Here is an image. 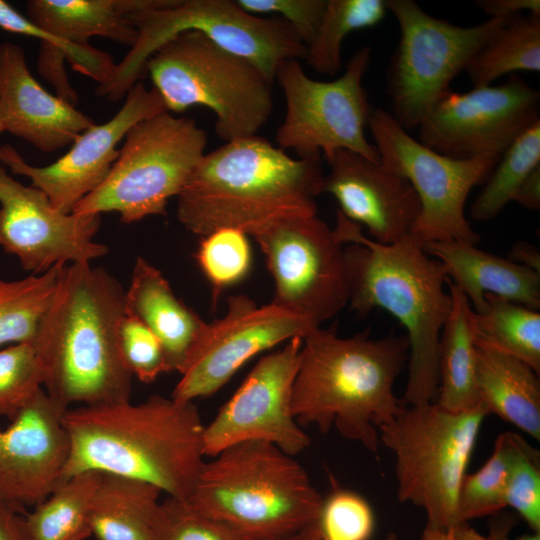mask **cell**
<instances>
[{
    "label": "cell",
    "instance_id": "cell-23",
    "mask_svg": "<svg viewBox=\"0 0 540 540\" xmlns=\"http://www.w3.org/2000/svg\"><path fill=\"white\" fill-rule=\"evenodd\" d=\"M423 248L443 265L475 312L484 306L486 294L540 309V273L469 243L429 242Z\"/></svg>",
    "mask_w": 540,
    "mask_h": 540
},
{
    "label": "cell",
    "instance_id": "cell-13",
    "mask_svg": "<svg viewBox=\"0 0 540 540\" xmlns=\"http://www.w3.org/2000/svg\"><path fill=\"white\" fill-rule=\"evenodd\" d=\"M368 127L380 163L405 178L414 189L420 213L411 235L429 242L477 245L480 236L464 214L471 189L486 180L501 156L457 159L440 154L411 137L390 112L374 108Z\"/></svg>",
    "mask_w": 540,
    "mask_h": 540
},
{
    "label": "cell",
    "instance_id": "cell-9",
    "mask_svg": "<svg viewBox=\"0 0 540 540\" xmlns=\"http://www.w3.org/2000/svg\"><path fill=\"white\" fill-rule=\"evenodd\" d=\"M487 415L481 402L464 411L434 402L405 406L379 427L380 441L395 455L397 497L422 508L427 525H459L460 487Z\"/></svg>",
    "mask_w": 540,
    "mask_h": 540
},
{
    "label": "cell",
    "instance_id": "cell-14",
    "mask_svg": "<svg viewBox=\"0 0 540 540\" xmlns=\"http://www.w3.org/2000/svg\"><path fill=\"white\" fill-rule=\"evenodd\" d=\"M252 237L274 280L272 304L315 328L348 304L344 245L317 215L283 219Z\"/></svg>",
    "mask_w": 540,
    "mask_h": 540
},
{
    "label": "cell",
    "instance_id": "cell-34",
    "mask_svg": "<svg viewBox=\"0 0 540 540\" xmlns=\"http://www.w3.org/2000/svg\"><path fill=\"white\" fill-rule=\"evenodd\" d=\"M540 166V120L524 131L503 153L496 169L470 208L476 221H488L497 216L521 182Z\"/></svg>",
    "mask_w": 540,
    "mask_h": 540
},
{
    "label": "cell",
    "instance_id": "cell-41",
    "mask_svg": "<svg viewBox=\"0 0 540 540\" xmlns=\"http://www.w3.org/2000/svg\"><path fill=\"white\" fill-rule=\"evenodd\" d=\"M117 341L124 366L141 382L151 383L162 373L171 372L159 339L137 318L125 314Z\"/></svg>",
    "mask_w": 540,
    "mask_h": 540
},
{
    "label": "cell",
    "instance_id": "cell-5",
    "mask_svg": "<svg viewBox=\"0 0 540 540\" xmlns=\"http://www.w3.org/2000/svg\"><path fill=\"white\" fill-rule=\"evenodd\" d=\"M409 357L406 336L371 339L339 337L317 327L302 338L291 409L297 423L346 439L378 454V429L404 408L394 394L396 378Z\"/></svg>",
    "mask_w": 540,
    "mask_h": 540
},
{
    "label": "cell",
    "instance_id": "cell-29",
    "mask_svg": "<svg viewBox=\"0 0 540 540\" xmlns=\"http://www.w3.org/2000/svg\"><path fill=\"white\" fill-rule=\"evenodd\" d=\"M101 472L84 471L61 480L21 517L27 540H85L92 535L90 510Z\"/></svg>",
    "mask_w": 540,
    "mask_h": 540
},
{
    "label": "cell",
    "instance_id": "cell-35",
    "mask_svg": "<svg viewBox=\"0 0 540 540\" xmlns=\"http://www.w3.org/2000/svg\"><path fill=\"white\" fill-rule=\"evenodd\" d=\"M509 465L508 432L498 435L491 456L474 473L466 474L458 496V523L495 515L505 507Z\"/></svg>",
    "mask_w": 540,
    "mask_h": 540
},
{
    "label": "cell",
    "instance_id": "cell-17",
    "mask_svg": "<svg viewBox=\"0 0 540 540\" xmlns=\"http://www.w3.org/2000/svg\"><path fill=\"white\" fill-rule=\"evenodd\" d=\"M313 329L272 303L258 306L246 295L230 296L225 315L207 323L194 345L171 398L194 402L209 397L252 357Z\"/></svg>",
    "mask_w": 540,
    "mask_h": 540
},
{
    "label": "cell",
    "instance_id": "cell-36",
    "mask_svg": "<svg viewBox=\"0 0 540 540\" xmlns=\"http://www.w3.org/2000/svg\"><path fill=\"white\" fill-rule=\"evenodd\" d=\"M197 262L213 287V302L225 288L242 280L251 266L248 235L224 228L202 237Z\"/></svg>",
    "mask_w": 540,
    "mask_h": 540
},
{
    "label": "cell",
    "instance_id": "cell-21",
    "mask_svg": "<svg viewBox=\"0 0 540 540\" xmlns=\"http://www.w3.org/2000/svg\"><path fill=\"white\" fill-rule=\"evenodd\" d=\"M327 163L321 194L333 195L346 218L364 225L371 239L382 244L411 235L420 202L405 178L346 149L336 150Z\"/></svg>",
    "mask_w": 540,
    "mask_h": 540
},
{
    "label": "cell",
    "instance_id": "cell-20",
    "mask_svg": "<svg viewBox=\"0 0 540 540\" xmlns=\"http://www.w3.org/2000/svg\"><path fill=\"white\" fill-rule=\"evenodd\" d=\"M66 410L42 388L0 427V502L17 512L35 506L62 480L69 453Z\"/></svg>",
    "mask_w": 540,
    "mask_h": 540
},
{
    "label": "cell",
    "instance_id": "cell-4",
    "mask_svg": "<svg viewBox=\"0 0 540 540\" xmlns=\"http://www.w3.org/2000/svg\"><path fill=\"white\" fill-rule=\"evenodd\" d=\"M322 157L292 158L253 135L205 153L178 195L177 218L204 237L231 228L248 236L287 218L317 215Z\"/></svg>",
    "mask_w": 540,
    "mask_h": 540
},
{
    "label": "cell",
    "instance_id": "cell-47",
    "mask_svg": "<svg viewBox=\"0 0 540 540\" xmlns=\"http://www.w3.org/2000/svg\"><path fill=\"white\" fill-rule=\"evenodd\" d=\"M512 525V519L510 518L497 520L491 525L489 535L487 536L490 540H510L509 533ZM513 540H540V532L525 534Z\"/></svg>",
    "mask_w": 540,
    "mask_h": 540
},
{
    "label": "cell",
    "instance_id": "cell-37",
    "mask_svg": "<svg viewBox=\"0 0 540 540\" xmlns=\"http://www.w3.org/2000/svg\"><path fill=\"white\" fill-rule=\"evenodd\" d=\"M509 465L506 504L540 532V454L523 437L508 432Z\"/></svg>",
    "mask_w": 540,
    "mask_h": 540
},
{
    "label": "cell",
    "instance_id": "cell-25",
    "mask_svg": "<svg viewBox=\"0 0 540 540\" xmlns=\"http://www.w3.org/2000/svg\"><path fill=\"white\" fill-rule=\"evenodd\" d=\"M172 0H30L27 17L64 45L81 49L99 36L130 48L137 30L129 20L135 12L165 6Z\"/></svg>",
    "mask_w": 540,
    "mask_h": 540
},
{
    "label": "cell",
    "instance_id": "cell-39",
    "mask_svg": "<svg viewBox=\"0 0 540 540\" xmlns=\"http://www.w3.org/2000/svg\"><path fill=\"white\" fill-rule=\"evenodd\" d=\"M156 540H253L230 525L194 509L186 500L161 502Z\"/></svg>",
    "mask_w": 540,
    "mask_h": 540
},
{
    "label": "cell",
    "instance_id": "cell-50",
    "mask_svg": "<svg viewBox=\"0 0 540 540\" xmlns=\"http://www.w3.org/2000/svg\"><path fill=\"white\" fill-rule=\"evenodd\" d=\"M458 540H490L488 536L480 534L468 523H463L455 528Z\"/></svg>",
    "mask_w": 540,
    "mask_h": 540
},
{
    "label": "cell",
    "instance_id": "cell-28",
    "mask_svg": "<svg viewBox=\"0 0 540 540\" xmlns=\"http://www.w3.org/2000/svg\"><path fill=\"white\" fill-rule=\"evenodd\" d=\"M452 306L439 342V389L436 403L451 411L480 404L476 387V343L473 308L449 279Z\"/></svg>",
    "mask_w": 540,
    "mask_h": 540
},
{
    "label": "cell",
    "instance_id": "cell-18",
    "mask_svg": "<svg viewBox=\"0 0 540 540\" xmlns=\"http://www.w3.org/2000/svg\"><path fill=\"white\" fill-rule=\"evenodd\" d=\"M100 224V215L57 211L44 192L12 178L0 161V246L24 270L42 274L106 255L108 247L93 240Z\"/></svg>",
    "mask_w": 540,
    "mask_h": 540
},
{
    "label": "cell",
    "instance_id": "cell-31",
    "mask_svg": "<svg viewBox=\"0 0 540 540\" xmlns=\"http://www.w3.org/2000/svg\"><path fill=\"white\" fill-rule=\"evenodd\" d=\"M473 87L515 71H540V16L518 15L500 27L467 67Z\"/></svg>",
    "mask_w": 540,
    "mask_h": 540
},
{
    "label": "cell",
    "instance_id": "cell-40",
    "mask_svg": "<svg viewBox=\"0 0 540 540\" xmlns=\"http://www.w3.org/2000/svg\"><path fill=\"white\" fill-rule=\"evenodd\" d=\"M316 525L321 540H369L374 515L362 496L337 488L323 499Z\"/></svg>",
    "mask_w": 540,
    "mask_h": 540
},
{
    "label": "cell",
    "instance_id": "cell-1",
    "mask_svg": "<svg viewBox=\"0 0 540 540\" xmlns=\"http://www.w3.org/2000/svg\"><path fill=\"white\" fill-rule=\"evenodd\" d=\"M69 453L62 480L97 471L150 483L185 500L205 462V425L194 402L152 395L68 408L62 418Z\"/></svg>",
    "mask_w": 540,
    "mask_h": 540
},
{
    "label": "cell",
    "instance_id": "cell-30",
    "mask_svg": "<svg viewBox=\"0 0 540 540\" xmlns=\"http://www.w3.org/2000/svg\"><path fill=\"white\" fill-rule=\"evenodd\" d=\"M473 327L477 345L516 357L540 374L538 310L486 294L482 309L473 313Z\"/></svg>",
    "mask_w": 540,
    "mask_h": 540
},
{
    "label": "cell",
    "instance_id": "cell-49",
    "mask_svg": "<svg viewBox=\"0 0 540 540\" xmlns=\"http://www.w3.org/2000/svg\"><path fill=\"white\" fill-rule=\"evenodd\" d=\"M285 540H321L316 521ZM383 540H397V537L393 532H390Z\"/></svg>",
    "mask_w": 540,
    "mask_h": 540
},
{
    "label": "cell",
    "instance_id": "cell-8",
    "mask_svg": "<svg viewBox=\"0 0 540 540\" xmlns=\"http://www.w3.org/2000/svg\"><path fill=\"white\" fill-rule=\"evenodd\" d=\"M129 20L137 40L116 63L95 94L116 102L127 95L145 72L147 60L177 34L194 30L220 47L255 63L271 80L285 60H306L307 47L281 17L262 18L245 12L232 0H173L170 4L135 12Z\"/></svg>",
    "mask_w": 540,
    "mask_h": 540
},
{
    "label": "cell",
    "instance_id": "cell-22",
    "mask_svg": "<svg viewBox=\"0 0 540 540\" xmlns=\"http://www.w3.org/2000/svg\"><path fill=\"white\" fill-rule=\"evenodd\" d=\"M0 112L5 132L54 152L73 143L95 122L58 96L50 94L31 74L21 46L0 44Z\"/></svg>",
    "mask_w": 540,
    "mask_h": 540
},
{
    "label": "cell",
    "instance_id": "cell-43",
    "mask_svg": "<svg viewBox=\"0 0 540 540\" xmlns=\"http://www.w3.org/2000/svg\"><path fill=\"white\" fill-rule=\"evenodd\" d=\"M477 5L490 18L512 19L522 11L540 16L539 0H480Z\"/></svg>",
    "mask_w": 540,
    "mask_h": 540
},
{
    "label": "cell",
    "instance_id": "cell-42",
    "mask_svg": "<svg viewBox=\"0 0 540 540\" xmlns=\"http://www.w3.org/2000/svg\"><path fill=\"white\" fill-rule=\"evenodd\" d=\"M327 0H237L247 13H276L291 25L302 42H311L322 18Z\"/></svg>",
    "mask_w": 540,
    "mask_h": 540
},
{
    "label": "cell",
    "instance_id": "cell-7",
    "mask_svg": "<svg viewBox=\"0 0 540 540\" xmlns=\"http://www.w3.org/2000/svg\"><path fill=\"white\" fill-rule=\"evenodd\" d=\"M145 72L168 112L194 105L210 109L225 142L257 135L273 111L274 81L199 31L181 32L164 43L147 60Z\"/></svg>",
    "mask_w": 540,
    "mask_h": 540
},
{
    "label": "cell",
    "instance_id": "cell-15",
    "mask_svg": "<svg viewBox=\"0 0 540 540\" xmlns=\"http://www.w3.org/2000/svg\"><path fill=\"white\" fill-rule=\"evenodd\" d=\"M539 112V91L513 74L497 86L449 91L420 124L419 141L457 159L502 156Z\"/></svg>",
    "mask_w": 540,
    "mask_h": 540
},
{
    "label": "cell",
    "instance_id": "cell-38",
    "mask_svg": "<svg viewBox=\"0 0 540 540\" xmlns=\"http://www.w3.org/2000/svg\"><path fill=\"white\" fill-rule=\"evenodd\" d=\"M43 388V372L32 343L0 350V416L12 419Z\"/></svg>",
    "mask_w": 540,
    "mask_h": 540
},
{
    "label": "cell",
    "instance_id": "cell-26",
    "mask_svg": "<svg viewBox=\"0 0 540 540\" xmlns=\"http://www.w3.org/2000/svg\"><path fill=\"white\" fill-rule=\"evenodd\" d=\"M476 387L488 414L540 440V382L532 367L476 344Z\"/></svg>",
    "mask_w": 540,
    "mask_h": 540
},
{
    "label": "cell",
    "instance_id": "cell-45",
    "mask_svg": "<svg viewBox=\"0 0 540 540\" xmlns=\"http://www.w3.org/2000/svg\"><path fill=\"white\" fill-rule=\"evenodd\" d=\"M0 540H27L18 512L2 502H0Z\"/></svg>",
    "mask_w": 540,
    "mask_h": 540
},
{
    "label": "cell",
    "instance_id": "cell-2",
    "mask_svg": "<svg viewBox=\"0 0 540 540\" xmlns=\"http://www.w3.org/2000/svg\"><path fill=\"white\" fill-rule=\"evenodd\" d=\"M125 291L113 275L89 262L61 266L31 343L43 389L65 408L130 399L133 376L117 341Z\"/></svg>",
    "mask_w": 540,
    "mask_h": 540
},
{
    "label": "cell",
    "instance_id": "cell-10",
    "mask_svg": "<svg viewBox=\"0 0 540 540\" xmlns=\"http://www.w3.org/2000/svg\"><path fill=\"white\" fill-rule=\"evenodd\" d=\"M124 140L106 179L72 213L117 212L127 224L166 215L169 199L205 155L208 137L194 119L164 111L136 123Z\"/></svg>",
    "mask_w": 540,
    "mask_h": 540
},
{
    "label": "cell",
    "instance_id": "cell-44",
    "mask_svg": "<svg viewBox=\"0 0 540 540\" xmlns=\"http://www.w3.org/2000/svg\"><path fill=\"white\" fill-rule=\"evenodd\" d=\"M512 201L528 209L540 208V166L532 170L521 182L513 194Z\"/></svg>",
    "mask_w": 540,
    "mask_h": 540
},
{
    "label": "cell",
    "instance_id": "cell-6",
    "mask_svg": "<svg viewBox=\"0 0 540 540\" xmlns=\"http://www.w3.org/2000/svg\"><path fill=\"white\" fill-rule=\"evenodd\" d=\"M205 461L185 499L253 540H285L315 522L323 498L304 467L277 446L245 441Z\"/></svg>",
    "mask_w": 540,
    "mask_h": 540
},
{
    "label": "cell",
    "instance_id": "cell-16",
    "mask_svg": "<svg viewBox=\"0 0 540 540\" xmlns=\"http://www.w3.org/2000/svg\"><path fill=\"white\" fill-rule=\"evenodd\" d=\"M302 337L263 356L242 384L204 427V454L213 457L233 444L269 442L290 456L307 449L310 437L291 409L292 389L300 362Z\"/></svg>",
    "mask_w": 540,
    "mask_h": 540
},
{
    "label": "cell",
    "instance_id": "cell-48",
    "mask_svg": "<svg viewBox=\"0 0 540 540\" xmlns=\"http://www.w3.org/2000/svg\"><path fill=\"white\" fill-rule=\"evenodd\" d=\"M455 528L445 529L427 525L418 540H458Z\"/></svg>",
    "mask_w": 540,
    "mask_h": 540
},
{
    "label": "cell",
    "instance_id": "cell-11",
    "mask_svg": "<svg viewBox=\"0 0 540 540\" xmlns=\"http://www.w3.org/2000/svg\"><path fill=\"white\" fill-rule=\"evenodd\" d=\"M400 39L388 72L392 117L405 130L419 127L449 92L488 39L510 19L462 27L433 17L412 0H385Z\"/></svg>",
    "mask_w": 540,
    "mask_h": 540
},
{
    "label": "cell",
    "instance_id": "cell-24",
    "mask_svg": "<svg viewBox=\"0 0 540 540\" xmlns=\"http://www.w3.org/2000/svg\"><path fill=\"white\" fill-rule=\"evenodd\" d=\"M126 314L160 341L170 371L181 372L207 323L179 299L163 274L139 256L125 291Z\"/></svg>",
    "mask_w": 540,
    "mask_h": 540
},
{
    "label": "cell",
    "instance_id": "cell-32",
    "mask_svg": "<svg viewBox=\"0 0 540 540\" xmlns=\"http://www.w3.org/2000/svg\"><path fill=\"white\" fill-rule=\"evenodd\" d=\"M387 11L385 0H327L306 61L320 74L335 75L341 68V46L351 32L377 25Z\"/></svg>",
    "mask_w": 540,
    "mask_h": 540
},
{
    "label": "cell",
    "instance_id": "cell-51",
    "mask_svg": "<svg viewBox=\"0 0 540 540\" xmlns=\"http://www.w3.org/2000/svg\"><path fill=\"white\" fill-rule=\"evenodd\" d=\"M3 132H5V127H4L2 115H1V112H0V134L3 133Z\"/></svg>",
    "mask_w": 540,
    "mask_h": 540
},
{
    "label": "cell",
    "instance_id": "cell-27",
    "mask_svg": "<svg viewBox=\"0 0 540 540\" xmlns=\"http://www.w3.org/2000/svg\"><path fill=\"white\" fill-rule=\"evenodd\" d=\"M161 490L142 480L101 473L90 524L97 540H156Z\"/></svg>",
    "mask_w": 540,
    "mask_h": 540
},
{
    "label": "cell",
    "instance_id": "cell-46",
    "mask_svg": "<svg viewBox=\"0 0 540 540\" xmlns=\"http://www.w3.org/2000/svg\"><path fill=\"white\" fill-rule=\"evenodd\" d=\"M508 259L540 273V253L532 244L524 241L513 244Z\"/></svg>",
    "mask_w": 540,
    "mask_h": 540
},
{
    "label": "cell",
    "instance_id": "cell-12",
    "mask_svg": "<svg viewBox=\"0 0 540 540\" xmlns=\"http://www.w3.org/2000/svg\"><path fill=\"white\" fill-rule=\"evenodd\" d=\"M371 60V48L362 47L350 58L345 72L333 81H317L299 60L281 62L275 80L283 91L286 111L275 140L279 148L298 158L327 161L339 149L380 161L374 144L365 136L372 108L362 85Z\"/></svg>",
    "mask_w": 540,
    "mask_h": 540
},
{
    "label": "cell",
    "instance_id": "cell-33",
    "mask_svg": "<svg viewBox=\"0 0 540 540\" xmlns=\"http://www.w3.org/2000/svg\"><path fill=\"white\" fill-rule=\"evenodd\" d=\"M61 266L21 280L6 281L0 277V346L33 341Z\"/></svg>",
    "mask_w": 540,
    "mask_h": 540
},
{
    "label": "cell",
    "instance_id": "cell-19",
    "mask_svg": "<svg viewBox=\"0 0 540 540\" xmlns=\"http://www.w3.org/2000/svg\"><path fill=\"white\" fill-rule=\"evenodd\" d=\"M167 111L159 93L137 82L127 93L121 109L107 122L93 124L55 162L37 167L27 163L9 144L0 146V161L13 174L31 180L46 194L52 206L64 214L99 187L118 158L117 144L139 121Z\"/></svg>",
    "mask_w": 540,
    "mask_h": 540
},
{
    "label": "cell",
    "instance_id": "cell-3",
    "mask_svg": "<svg viewBox=\"0 0 540 540\" xmlns=\"http://www.w3.org/2000/svg\"><path fill=\"white\" fill-rule=\"evenodd\" d=\"M333 229L343 247L351 309L366 315L388 311L407 332L409 343L405 406L434 403L439 389V342L452 298L443 265L412 235L392 244L366 237L339 210Z\"/></svg>",
    "mask_w": 540,
    "mask_h": 540
}]
</instances>
